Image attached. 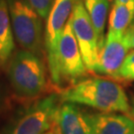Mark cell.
I'll list each match as a JSON object with an SVG mask.
<instances>
[{
	"label": "cell",
	"instance_id": "obj_1",
	"mask_svg": "<svg viewBox=\"0 0 134 134\" xmlns=\"http://www.w3.org/2000/svg\"><path fill=\"white\" fill-rule=\"evenodd\" d=\"M61 102L83 104L102 112H129L130 101L118 82L105 77H87L60 91Z\"/></svg>",
	"mask_w": 134,
	"mask_h": 134
},
{
	"label": "cell",
	"instance_id": "obj_2",
	"mask_svg": "<svg viewBox=\"0 0 134 134\" xmlns=\"http://www.w3.org/2000/svg\"><path fill=\"white\" fill-rule=\"evenodd\" d=\"M8 77L17 96L34 98L46 91L47 77L43 59L27 50H19L7 67Z\"/></svg>",
	"mask_w": 134,
	"mask_h": 134
},
{
	"label": "cell",
	"instance_id": "obj_3",
	"mask_svg": "<svg viewBox=\"0 0 134 134\" xmlns=\"http://www.w3.org/2000/svg\"><path fill=\"white\" fill-rule=\"evenodd\" d=\"M14 37L24 50L43 59L45 43L41 16L28 0H7Z\"/></svg>",
	"mask_w": 134,
	"mask_h": 134
},
{
	"label": "cell",
	"instance_id": "obj_4",
	"mask_svg": "<svg viewBox=\"0 0 134 134\" xmlns=\"http://www.w3.org/2000/svg\"><path fill=\"white\" fill-rule=\"evenodd\" d=\"M86 65L83 63L79 44L74 34L71 17L62 33L57 52V86L64 81L76 82L86 76Z\"/></svg>",
	"mask_w": 134,
	"mask_h": 134
},
{
	"label": "cell",
	"instance_id": "obj_5",
	"mask_svg": "<svg viewBox=\"0 0 134 134\" xmlns=\"http://www.w3.org/2000/svg\"><path fill=\"white\" fill-rule=\"evenodd\" d=\"M77 0H54L45 28V52L52 81L57 83V52L64 28Z\"/></svg>",
	"mask_w": 134,
	"mask_h": 134
},
{
	"label": "cell",
	"instance_id": "obj_6",
	"mask_svg": "<svg viewBox=\"0 0 134 134\" xmlns=\"http://www.w3.org/2000/svg\"><path fill=\"white\" fill-rule=\"evenodd\" d=\"M74 34L81 50V57L87 71L94 72L98 65L100 49L97 35L82 0H77L71 15Z\"/></svg>",
	"mask_w": 134,
	"mask_h": 134
},
{
	"label": "cell",
	"instance_id": "obj_7",
	"mask_svg": "<svg viewBox=\"0 0 134 134\" xmlns=\"http://www.w3.org/2000/svg\"><path fill=\"white\" fill-rule=\"evenodd\" d=\"M60 96L52 93L37 101L24 114L11 134H43L53 126Z\"/></svg>",
	"mask_w": 134,
	"mask_h": 134
},
{
	"label": "cell",
	"instance_id": "obj_8",
	"mask_svg": "<svg viewBox=\"0 0 134 134\" xmlns=\"http://www.w3.org/2000/svg\"><path fill=\"white\" fill-rule=\"evenodd\" d=\"M128 50L124 34L107 32L96 72L119 80V71L128 54Z\"/></svg>",
	"mask_w": 134,
	"mask_h": 134
},
{
	"label": "cell",
	"instance_id": "obj_9",
	"mask_svg": "<svg viewBox=\"0 0 134 134\" xmlns=\"http://www.w3.org/2000/svg\"><path fill=\"white\" fill-rule=\"evenodd\" d=\"M91 134H134V119L113 112H86Z\"/></svg>",
	"mask_w": 134,
	"mask_h": 134
},
{
	"label": "cell",
	"instance_id": "obj_10",
	"mask_svg": "<svg viewBox=\"0 0 134 134\" xmlns=\"http://www.w3.org/2000/svg\"><path fill=\"white\" fill-rule=\"evenodd\" d=\"M55 123L62 134H91L86 112L72 102H62L59 104Z\"/></svg>",
	"mask_w": 134,
	"mask_h": 134
},
{
	"label": "cell",
	"instance_id": "obj_11",
	"mask_svg": "<svg viewBox=\"0 0 134 134\" xmlns=\"http://www.w3.org/2000/svg\"><path fill=\"white\" fill-rule=\"evenodd\" d=\"M15 50L14 33L11 25L7 0H0V68L7 69Z\"/></svg>",
	"mask_w": 134,
	"mask_h": 134
},
{
	"label": "cell",
	"instance_id": "obj_12",
	"mask_svg": "<svg viewBox=\"0 0 134 134\" xmlns=\"http://www.w3.org/2000/svg\"><path fill=\"white\" fill-rule=\"evenodd\" d=\"M134 20V0L126 3L114 1L108 17V31L124 34Z\"/></svg>",
	"mask_w": 134,
	"mask_h": 134
},
{
	"label": "cell",
	"instance_id": "obj_13",
	"mask_svg": "<svg viewBox=\"0 0 134 134\" xmlns=\"http://www.w3.org/2000/svg\"><path fill=\"white\" fill-rule=\"evenodd\" d=\"M85 8L91 18V21L97 35L99 49L104 44V29L106 18L109 9V0H82Z\"/></svg>",
	"mask_w": 134,
	"mask_h": 134
},
{
	"label": "cell",
	"instance_id": "obj_14",
	"mask_svg": "<svg viewBox=\"0 0 134 134\" xmlns=\"http://www.w3.org/2000/svg\"><path fill=\"white\" fill-rule=\"evenodd\" d=\"M119 80L134 81V51L127 54L119 71Z\"/></svg>",
	"mask_w": 134,
	"mask_h": 134
},
{
	"label": "cell",
	"instance_id": "obj_15",
	"mask_svg": "<svg viewBox=\"0 0 134 134\" xmlns=\"http://www.w3.org/2000/svg\"><path fill=\"white\" fill-rule=\"evenodd\" d=\"M28 1L34 9L36 10V12L41 16L42 19H47L49 12L54 3V0H28Z\"/></svg>",
	"mask_w": 134,
	"mask_h": 134
},
{
	"label": "cell",
	"instance_id": "obj_16",
	"mask_svg": "<svg viewBox=\"0 0 134 134\" xmlns=\"http://www.w3.org/2000/svg\"><path fill=\"white\" fill-rule=\"evenodd\" d=\"M124 40L129 49H134V24H131L124 33Z\"/></svg>",
	"mask_w": 134,
	"mask_h": 134
},
{
	"label": "cell",
	"instance_id": "obj_17",
	"mask_svg": "<svg viewBox=\"0 0 134 134\" xmlns=\"http://www.w3.org/2000/svg\"><path fill=\"white\" fill-rule=\"evenodd\" d=\"M129 115L134 119V96L131 97V100H130V109H129Z\"/></svg>",
	"mask_w": 134,
	"mask_h": 134
},
{
	"label": "cell",
	"instance_id": "obj_18",
	"mask_svg": "<svg viewBox=\"0 0 134 134\" xmlns=\"http://www.w3.org/2000/svg\"><path fill=\"white\" fill-rule=\"evenodd\" d=\"M54 132H55V134H62L61 130L59 129V127H58L57 124L55 125V128H54Z\"/></svg>",
	"mask_w": 134,
	"mask_h": 134
},
{
	"label": "cell",
	"instance_id": "obj_19",
	"mask_svg": "<svg viewBox=\"0 0 134 134\" xmlns=\"http://www.w3.org/2000/svg\"><path fill=\"white\" fill-rule=\"evenodd\" d=\"M114 1H118V2H121V3H126V2H128L129 0H114Z\"/></svg>",
	"mask_w": 134,
	"mask_h": 134
},
{
	"label": "cell",
	"instance_id": "obj_20",
	"mask_svg": "<svg viewBox=\"0 0 134 134\" xmlns=\"http://www.w3.org/2000/svg\"><path fill=\"white\" fill-rule=\"evenodd\" d=\"M43 134H55V132H54V130H51V131H47Z\"/></svg>",
	"mask_w": 134,
	"mask_h": 134
}]
</instances>
